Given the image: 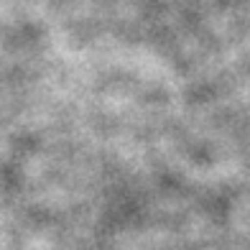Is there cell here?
I'll list each match as a JSON object with an SVG mask.
<instances>
[]
</instances>
